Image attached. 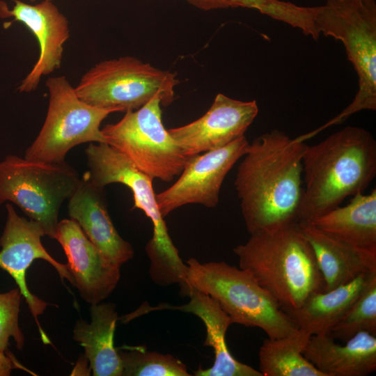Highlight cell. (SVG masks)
<instances>
[{"label": "cell", "instance_id": "cell-15", "mask_svg": "<svg viewBox=\"0 0 376 376\" xmlns=\"http://www.w3.org/2000/svg\"><path fill=\"white\" fill-rule=\"evenodd\" d=\"M54 239L65 253L72 285L80 297L90 304H99L107 299L120 280V267L101 254L72 219L58 221Z\"/></svg>", "mask_w": 376, "mask_h": 376}, {"label": "cell", "instance_id": "cell-23", "mask_svg": "<svg viewBox=\"0 0 376 376\" xmlns=\"http://www.w3.org/2000/svg\"><path fill=\"white\" fill-rule=\"evenodd\" d=\"M310 335L299 330L279 338H266L258 352L263 376H324L304 356Z\"/></svg>", "mask_w": 376, "mask_h": 376}, {"label": "cell", "instance_id": "cell-28", "mask_svg": "<svg viewBox=\"0 0 376 376\" xmlns=\"http://www.w3.org/2000/svg\"><path fill=\"white\" fill-rule=\"evenodd\" d=\"M15 365L13 359L0 351V376H9Z\"/></svg>", "mask_w": 376, "mask_h": 376}, {"label": "cell", "instance_id": "cell-12", "mask_svg": "<svg viewBox=\"0 0 376 376\" xmlns=\"http://www.w3.org/2000/svg\"><path fill=\"white\" fill-rule=\"evenodd\" d=\"M6 208L7 219L0 237V267L15 281L37 324L42 342L50 344L38 321V316L43 313L48 304L29 290L26 271L35 260L42 259L53 266L62 280L67 279L72 285V277L67 264L56 260L42 246L41 237L45 234L40 224L19 217L10 203L6 204Z\"/></svg>", "mask_w": 376, "mask_h": 376}, {"label": "cell", "instance_id": "cell-9", "mask_svg": "<svg viewBox=\"0 0 376 376\" xmlns=\"http://www.w3.org/2000/svg\"><path fill=\"white\" fill-rule=\"evenodd\" d=\"M157 95L141 108L125 113L102 132L107 144L125 156L139 170L164 182L180 175L189 157L164 127Z\"/></svg>", "mask_w": 376, "mask_h": 376}, {"label": "cell", "instance_id": "cell-5", "mask_svg": "<svg viewBox=\"0 0 376 376\" xmlns=\"http://www.w3.org/2000/svg\"><path fill=\"white\" fill-rule=\"evenodd\" d=\"M313 36L341 41L358 75V91L339 114L313 131L343 123L363 110L376 109V0H327L313 7Z\"/></svg>", "mask_w": 376, "mask_h": 376}, {"label": "cell", "instance_id": "cell-20", "mask_svg": "<svg viewBox=\"0 0 376 376\" xmlns=\"http://www.w3.org/2000/svg\"><path fill=\"white\" fill-rule=\"evenodd\" d=\"M91 322L79 320L73 329V339L84 350L94 376H122V363L114 346V333L118 320L113 303L91 304Z\"/></svg>", "mask_w": 376, "mask_h": 376}, {"label": "cell", "instance_id": "cell-24", "mask_svg": "<svg viewBox=\"0 0 376 376\" xmlns=\"http://www.w3.org/2000/svg\"><path fill=\"white\" fill-rule=\"evenodd\" d=\"M122 376H189L186 365L171 354L148 351L145 346L117 348Z\"/></svg>", "mask_w": 376, "mask_h": 376}, {"label": "cell", "instance_id": "cell-25", "mask_svg": "<svg viewBox=\"0 0 376 376\" xmlns=\"http://www.w3.org/2000/svg\"><path fill=\"white\" fill-rule=\"evenodd\" d=\"M360 331L376 335V272L371 274L357 300L329 334L345 343Z\"/></svg>", "mask_w": 376, "mask_h": 376}, {"label": "cell", "instance_id": "cell-19", "mask_svg": "<svg viewBox=\"0 0 376 376\" xmlns=\"http://www.w3.org/2000/svg\"><path fill=\"white\" fill-rule=\"evenodd\" d=\"M311 244L324 282V291L348 283L362 274L376 271V253L345 243L311 222L299 221Z\"/></svg>", "mask_w": 376, "mask_h": 376}, {"label": "cell", "instance_id": "cell-11", "mask_svg": "<svg viewBox=\"0 0 376 376\" xmlns=\"http://www.w3.org/2000/svg\"><path fill=\"white\" fill-rule=\"evenodd\" d=\"M249 144L243 136L219 149L189 157L177 181L155 194L162 217L187 204L217 206L224 178L244 155Z\"/></svg>", "mask_w": 376, "mask_h": 376}, {"label": "cell", "instance_id": "cell-18", "mask_svg": "<svg viewBox=\"0 0 376 376\" xmlns=\"http://www.w3.org/2000/svg\"><path fill=\"white\" fill-rule=\"evenodd\" d=\"M303 354L324 376H367L376 370V335L360 331L344 345L329 334L311 335Z\"/></svg>", "mask_w": 376, "mask_h": 376}, {"label": "cell", "instance_id": "cell-26", "mask_svg": "<svg viewBox=\"0 0 376 376\" xmlns=\"http://www.w3.org/2000/svg\"><path fill=\"white\" fill-rule=\"evenodd\" d=\"M22 295L19 289L0 293V351L6 352L13 338L16 347L22 350L24 336L19 325V314Z\"/></svg>", "mask_w": 376, "mask_h": 376}, {"label": "cell", "instance_id": "cell-7", "mask_svg": "<svg viewBox=\"0 0 376 376\" xmlns=\"http://www.w3.org/2000/svg\"><path fill=\"white\" fill-rule=\"evenodd\" d=\"M178 84L173 72L123 56L95 64L82 76L75 91L88 104L126 113L141 108L157 95L161 104L169 106Z\"/></svg>", "mask_w": 376, "mask_h": 376}, {"label": "cell", "instance_id": "cell-16", "mask_svg": "<svg viewBox=\"0 0 376 376\" xmlns=\"http://www.w3.org/2000/svg\"><path fill=\"white\" fill-rule=\"evenodd\" d=\"M187 296L190 301L181 306L161 303L157 306H141L130 313L132 318L154 311L176 310L190 313L198 316L204 323L206 338L203 345L211 347L214 353L213 365L203 369L199 367L194 372L196 376H263L253 368L236 360L230 353L226 343V331L233 322L212 297L189 288Z\"/></svg>", "mask_w": 376, "mask_h": 376}, {"label": "cell", "instance_id": "cell-8", "mask_svg": "<svg viewBox=\"0 0 376 376\" xmlns=\"http://www.w3.org/2000/svg\"><path fill=\"white\" fill-rule=\"evenodd\" d=\"M80 178L65 162L50 164L7 155L0 162V205L15 203L54 239L61 206Z\"/></svg>", "mask_w": 376, "mask_h": 376}, {"label": "cell", "instance_id": "cell-10", "mask_svg": "<svg viewBox=\"0 0 376 376\" xmlns=\"http://www.w3.org/2000/svg\"><path fill=\"white\" fill-rule=\"evenodd\" d=\"M46 86L49 93L47 116L37 137L25 151V159L60 164L77 145L107 143L100 125L112 111L84 102L65 76L49 77Z\"/></svg>", "mask_w": 376, "mask_h": 376}, {"label": "cell", "instance_id": "cell-27", "mask_svg": "<svg viewBox=\"0 0 376 376\" xmlns=\"http://www.w3.org/2000/svg\"><path fill=\"white\" fill-rule=\"evenodd\" d=\"M195 7L205 10L227 8H247L258 10L265 14L274 0H186Z\"/></svg>", "mask_w": 376, "mask_h": 376}, {"label": "cell", "instance_id": "cell-6", "mask_svg": "<svg viewBox=\"0 0 376 376\" xmlns=\"http://www.w3.org/2000/svg\"><path fill=\"white\" fill-rule=\"evenodd\" d=\"M189 288L214 298L233 323L258 327L269 338L291 335L297 326L277 301L244 269L224 261L201 263L186 261Z\"/></svg>", "mask_w": 376, "mask_h": 376}, {"label": "cell", "instance_id": "cell-17", "mask_svg": "<svg viewBox=\"0 0 376 376\" xmlns=\"http://www.w3.org/2000/svg\"><path fill=\"white\" fill-rule=\"evenodd\" d=\"M70 219L110 263L120 268L134 256L132 246L118 234L109 216L104 189L94 186L86 172L69 197Z\"/></svg>", "mask_w": 376, "mask_h": 376}, {"label": "cell", "instance_id": "cell-2", "mask_svg": "<svg viewBox=\"0 0 376 376\" xmlns=\"http://www.w3.org/2000/svg\"><path fill=\"white\" fill-rule=\"evenodd\" d=\"M304 191L299 221L311 222L363 193L376 175V141L364 128L347 126L302 156Z\"/></svg>", "mask_w": 376, "mask_h": 376}, {"label": "cell", "instance_id": "cell-21", "mask_svg": "<svg viewBox=\"0 0 376 376\" xmlns=\"http://www.w3.org/2000/svg\"><path fill=\"white\" fill-rule=\"evenodd\" d=\"M374 272L362 274L332 290L313 292L299 307L283 311L299 329L310 335L329 334L357 300Z\"/></svg>", "mask_w": 376, "mask_h": 376}, {"label": "cell", "instance_id": "cell-1", "mask_svg": "<svg viewBox=\"0 0 376 376\" xmlns=\"http://www.w3.org/2000/svg\"><path fill=\"white\" fill-rule=\"evenodd\" d=\"M305 147L279 130L249 144L234 185L249 234L299 221Z\"/></svg>", "mask_w": 376, "mask_h": 376}, {"label": "cell", "instance_id": "cell-14", "mask_svg": "<svg viewBox=\"0 0 376 376\" xmlns=\"http://www.w3.org/2000/svg\"><path fill=\"white\" fill-rule=\"evenodd\" d=\"M9 9L0 1V17L13 18V22L24 24L35 36L39 45V56L30 72L18 87L21 93L36 90L42 76L48 75L61 67L63 45L70 38L69 23L58 8L49 0L29 4L14 0Z\"/></svg>", "mask_w": 376, "mask_h": 376}, {"label": "cell", "instance_id": "cell-29", "mask_svg": "<svg viewBox=\"0 0 376 376\" xmlns=\"http://www.w3.org/2000/svg\"><path fill=\"white\" fill-rule=\"evenodd\" d=\"M29 1H31V2H35V1H36L38 0H29ZM49 1H53V0H49Z\"/></svg>", "mask_w": 376, "mask_h": 376}, {"label": "cell", "instance_id": "cell-4", "mask_svg": "<svg viewBox=\"0 0 376 376\" xmlns=\"http://www.w3.org/2000/svg\"><path fill=\"white\" fill-rule=\"evenodd\" d=\"M85 153L90 182L100 189L111 183L127 186L133 194V209L141 210L151 220L153 235L146 251L150 261L149 274L152 281L161 286L185 285L187 265L180 257L159 212L152 187L153 179L107 143H90Z\"/></svg>", "mask_w": 376, "mask_h": 376}, {"label": "cell", "instance_id": "cell-13", "mask_svg": "<svg viewBox=\"0 0 376 376\" xmlns=\"http://www.w3.org/2000/svg\"><path fill=\"white\" fill-rule=\"evenodd\" d=\"M258 113L255 100L240 101L219 93L201 118L168 131L184 154L191 157L222 148L244 136Z\"/></svg>", "mask_w": 376, "mask_h": 376}, {"label": "cell", "instance_id": "cell-22", "mask_svg": "<svg viewBox=\"0 0 376 376\" xmlns=\"http://www.w3.org/2000/svg\"><path fill=\"white\" fill-rule=\"evenodd\" d=\"M311 223L325 233L354 247L376 253V189L359 193Z\"/></svg>", "mask_w": 376, "mask_h": 376}, {"label": "cell", "instance_id": "cell-3", "mask_svg": "<svg viewBox=\"0 0 376 376\" xmlns=\"http://www.w3.org/2000/svg\"><path fill=\"white\" fill-rule=\"evenodd\" d=\"M246 269L282 309L296 308L311 293L324 291L313 249L295 222L250 234L233 249Z\"/></svg>", "mask_w": 376, "mask_h": 376}]
</instances>
